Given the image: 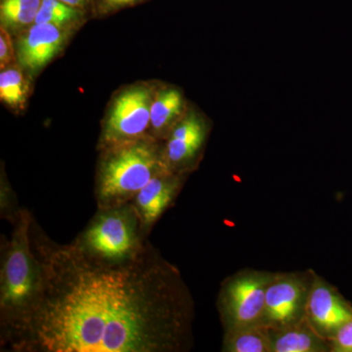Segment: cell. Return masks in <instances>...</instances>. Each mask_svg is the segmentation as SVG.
I'll use <instances>...</instances> for the list:
<instances>
[{
	"label": "cell",
	"instance_id": "obj_1",
	"mask_svg": "<svg viewBox=\"0 0 352 352\" xmlns=\"http://www.w3.org/2000/svg\"><path fill=\"white\" fill-rule=\"evenodd\" d=\"M32 247L43 270L38 302L0 340L12 352H186L195 305L179 270L148 241L106 261L50 239L36 219Z\"/></svg>",
	"mask_w": 352,
	"mask_h": 352
},
{
	"label": "cell",
	"instance_id": "obj_2",
	"mask_svg": "<svg viewBox=\"0 0 352 352\" xmlns=\"http://www.w3.org/2000/svg\"><path fill=\"white\" fill-rule=\"evenodd\" d=\"M34 217L21 208L10 237H2L0 263V340L22 323L38 302L43 270L32 247Z\"/></svg>",
	"mask_w": 352,
	"mask_h": 352
},
{
	"label": "cell",
	"instance_id": "obj_3",
	"mask_svg": "<svg viewBox=\"0 0 352 352\" xmlns=\"http://www.w3.org/2000/svg\"><path fill=\"white\" fill-rule=\"evenodd\" d=\"M166 171L170 170L163 147L155 138L144 136L104 148L95 190L97 208L131 203L152 178Z\"/></svg>",
	"mask_w": 352,
	"mask_h": 352
},
{
	"label": "cell",
	"instance_id": "obj_4",
	"mask_svg": "<svg viewBox=\"0 0 352 352\" xmlns=\"http://www.w3.org/2000/svg\"><path fill=\"white\" fill-rule=\"evenodd\" d=\"M147 236L131 201L119 207L98 208L72 243L94 258L117 263L136 256L147 244Z\"/></svg>",
	"mask_w": 352,
	"mask_h": 352
},
{
	"label": "cell",
	"instance_id": "obj_5",
	"mask_svg": "<svg viewBox=\"0 0 352 352\" xmlns=\"http://www.w3.org/2000/svg\"><path fill=\"white\" fill-rule=\"evenodd\" d=\"M275 272L245 268L220 286L217 307L224 332L263 326L266 289Z\"/></svg>",
	"mask_w": 352,
	"mask_h": 352
},
{
	"label": "cell",
	"instance_id": "obj_6",
	"mask_svg": "<svg viewBox=\"0 0 352 352\" xmlns=\"http://www.w3.org/2000/svg\"><path fill=\"white\" fill-rule=\"evenodd\" d=\"M314 272H275L266 289L264 327L283 328L305 320Z\"/></svg>",
	"mask_w": 352,
	"mask_h": 352
},
{
	"label": "cell",
	"instance_id": "obj_7",
	"mask_svg": "<svg viewBox=\"0 0 352 352\" xmlns=\"http://www.w3.org/2000/svg\"><path fill=\"white\" fill-rule=\"evenodd\" d=\"M151 92L145 87L129 88L116 98L102 134V147L144 138L151 126Z\"/></svg>",
	"mask_w": 352,
	"mask_h": 352
},
{
	"label": "cell",
	"instance_id": "obj_8",
	"mask_svg": "<svg viewBox=\"0 0 352 352\" xmlns=\"http://www.w3.org/2000/svg\"><path fill=\"white\" fill-rule=\"evenodd\" d=\"M351 319V305L332 285L314 272L305 309V320L310 327L324 339L330 340Z\"/></svg>",
	"mask_w": 352,
	"mask_h": 352
},
{
	"label": "cell",
	"instance_id": "obj_9",
	"mask_svg": "<svg viewBox=\"0 0 352 352\" xmlns=\"http://www.w3.org/2000/svg\"><path fill=\"white\" fill-rule=\"evenodd\" d=\"M208 129L196 113H189L173 126L163 147L168 170L187 175L200 157L207 140Z\"/></svg>",
	"mask_w": 352,
	"mask_h": 352
},
{
	"label": "cell",
	"instance_id": "obj_10",
	"mask_svg": "<svg viewBox=\"0 0 352 352\" xmlns=\"http://www.w3.org/2000/svg\"><path fill=\"white\" fill-rule=\"evenodd\" d=\"M185 176L171 171L160 173L134 197L131 203L146 233H150L157 220L175 204L184 184Z\"/></svg>",
	"mask_w": 352,
	"mask_h": 352
},
{
	"label": "cell",
	"instance_id": "obj_11",
	"mask_svg": "<svg viewBox=\"0 0 352 352\" xmlns=\"http://www.w3.org/2000/svg\"><path fill=\"white\" fill-rule=\"evenodd\" d=\"M66 32L54 25L36 24L18 43L17 57L23 68L36 72L59 52Z\"/></svg>",
	"mask_w": 352,
	"mask_h": 352
},
{
	"label": "cell",
	"instance_id": "obj_12",
	"mask_svg": "<svg viewBox=\"0 0 352 352\" xmlns=\"http://www.w3.org/2000/svg\"><path fill=\"white\" fill-rule=\"evenodd\" d=\"M270 333L271 352L331 351L330 340L315 332L305 319L287 327L270 329Z\"/></svg>",
	"mask_w": 352,
	"mask_h": 352
},
{
	"label": "cell",
	"instance_id": "obj_13",
	"mask_svg": "<svg viewBox=\"0 0 352 352\" xmlns=\"http://www.w3.org/2000/svg\"><path fill=\"white\" fill-rule=\"evenodd\" d=\"M183 97L179 90L168 88L157 95L152 103L151 126L157 135L170 133L182 116Z\"/></svg>",
	"mask_w": 352,
	"mask_h": 352
},
{
	"label": "cell",
	"instance_id": "obj_14",
	"mask_svg": "<svg viewBox=\"0 0 352 352\" xmlns=\"http://www.w3.org/2000/svg\"><path fill=\"white\" fill-rule=\"evenodd\" d=\"M223 352H271L270 329L254 326L224 332Z\"/></svg>",
	"mask_w": 352,
	"mask_h": 352
},
{
	"label": "cell",
	"instance_id": "obj_15",
	"mask_svg": "<svg viewBox=\"0 0 352 352\" xmlns=\"http://www.w3.org/2000/svg\"><path fill=\"white\" fill-rule=\"evenodd\" d=\"M43 0H1L2 28L19 30L34 22Z\"/></svg>",
	"mask_w": 352,
	"mask_h": 352
},
{
	"label": "cell",
	"instance_id": "obj_16",
	"mask_svg": "<svg viewBox=\"0 0 352 352\" xmlns=\"http://www.w3.org/2000/svg\"><path fill=\"white\" fill-rule=\"evenodd\" d=\"M24 76L17 69H8L0 74V99L11 107L24 104L25 99Z\"/></svg>",
	"mask_w": 352,
	"mask_h": 352
},
{
	"label": "cell",
	"instance_id": "obj_17",
	"mask_svg": "<svg viewBox=\"0 0 352 352\" xmlns=\"http://www.w3.org/2000/svg\"><path fill=\"white\" fill-rule=\"evenodd\" d=\"M78 12L73 7L59 0H43L34 24H47L63 27L67 23L75 20Z\"/></svg>",
	"mask_w": 352,
	"mask_h": 352
},
{
	"label": "cell",
	"instance_id": "obj_18",
	"mask_svg": "<svg viewBox=\"0 0 352 352\" xmlns=\"http://www.w3.org/2000/svg\"><path fill=\"white\" fill-rule=\"evenodd\" d=\"M21 208H18L17 200L7 183L1 182L0 189V215L11 224L15 223L19 217Z\"/></svg>",
	"mask_w": 352,
	"mask_h": 352
},
{
	"label": "cell",
	"instance_id": "obj_19",
	"mask_svg": "<svg viewBox=\"0 0 352 352\" xmlns=\"http://www.w3.org/2000/svg\"><path fill=\"white\" fill-rule=\"evenodd\" d=\"M330 344L332 352H352V319L338 330Z\"/></svg>",
	"mask_w": 352,
	"mask_h": 352
},
{
	"label": "cell",
	"instance_id": "obj_20",
	"mask_svg": "<svg viewBox=\"0 0 352 352\" xmlns=\"http://www.w3.org/2000/svg\"><path fill=\"white\" fill-rule=\"evenodd\" d=\"M14 58L12 41L4 28L0 31V65L1 68L7 66Z\"/></svg>",
	"mask_w": 352,
	"mask_h": 352
},
{
	"label": "cell",
	"instance_id": "obj_21",
	"mask_svg": "<svg viewBox=\"0 0 352 352\" xmlns=\"http://www.w3.org/2000/svg\"><path fill=\"white\" fill-rule=\"evenodd\" d=\"M135 1H138V0H103L102 2H103L104 8L107 9V10H113V9L129 6V4Z\"/></svg>",
	"mask_w": 352,
	"mask_h": 352
},
{
	"label": "cell",
	"instance_id": "obj_22",
	"mask_svg": "<svg viewBox=\"0 0 352 352\" xmlns=\"http://www.w3.org/2000/svg\"><path fill=\"white\" fill-rule=\"evenodd\" d=\"M59 1L63 2V3L67 4V6L74 7L82 6L85 0H59Z\"/></svg>",
	"mask_w": 352,
	"mask_h": 352
}]
</instances>
